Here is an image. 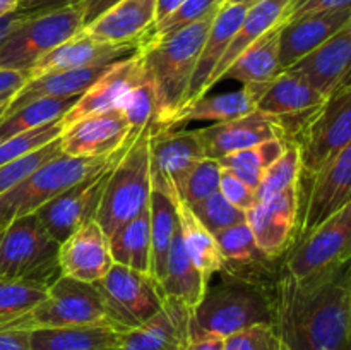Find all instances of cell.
Instances as JSON below:
<instances>
[{"label":"cell","mask_w":351,"mask_h":350,"mask_svg":"<svg viewBox=\"0 0 351 350\" xmlns=\"http://www.w3.org/2000/svg\"><path fill=\"white\" fill-rule=\"evenodd\" d=\"M274 305L285 350H351L348 264L308 281L281 273Z\"/></svg>","instance_id":"obj_1"},{"label":"cell","mask_w":351,"mask_h":350,"mask_svg":"<svg viewBox=\"0 0 351 350\" xmlns=\"http://www.w3.org/2000/svg\"><path fill=\"white\" fill-rule=\"evenodd\" d=\"M216 14L161 38H146L141 45L144 65L156 91L158 132L185 105L192 75Z\"/></svg>","instance_id":"obj_2"},{"label":"cell","mask_w":351,"mask_h":350,"mask_svg":"<svg viewBox=\"0 0 351 350\" xmlns=\"http://www.w3.org/2000/svg\"><path fill=\"white\" fill-rule=\"evenodd\" d=\"M274 295L276 288L266 292L254 277L232 270V273H225L219 285L206 287L202 299L192 309L191 336L216 333L228 338L254 326H274Z\"/></svg>","instance_id":"obj_3"},{"label":"cell","mask_w":351,"mask_h":350,"mask_svg":"<svg viewBox=\"0 0 351 350\" xmlns=\"http://www.w3.org/2000/svg\"><path fill=\"white\" fill-rule=\"evenodd\" d=\"M136 136L130 137L119 151L108 156L72 158L60 153L31 172L26 178H23L0 198V232L14 220L36 213L41 206L50 202L77 182L113 167Z\"/></svg>","instance_id":"obj_4"},{"label":"cell","mask_w":351,"mask_h":350,"mask_svg":"<svg viewBox=\"0 0 351 350\" xmlns=\"http://www.w3.org/2000/svg\"><path fill=\"white\" fill-rule=\"evenodd\" d=\"M151 127L141 130L110 170L96 222L106 235L117 230L141 211L149 208L153 182H151Z\"/></svg>","instance_id":"obj_5"},{"label":"cell","mask_w":351,"mask_h":350,"mask_svg":"<svg viewBox=\"0 0 351 350\" xmlns=\"http://www.w3.org/2000/svg\"><path fill=\"white\" fill-rule=\"evenodd\" d=\"M58 249L60 244L34 213L14 220L0 232V278L27 280L48 288L62 277Z\"/></svg>","instance_id":"obj_6"},{"label":"cell","mask_w":351,"mask_h":350,"mask_svg":"<svg viewBox=\"0 0 351 350\" xmlns=\"http://www.w3.org/2000/svg\"><path fill=\"white\" fill-rule=\"evenodd\" d=\"M84 27L81 3L27 14L19 26L0 45V67L26 74L40 58L75 36Z\"/></svg>","instance_id":"obj_7"},{"label":"cell","mask_w":351,"mask_h":350,"mask_svg":"<svg viewBox=\"0 0 351 350\" xmlns=\"http://www.w3.org/2000/svg\"><path fill=\"white\" fill-rule=\"evenodd\" d=\"M88 325H110L117 328L106 312L105 302L96 283H88L62 275L53 285L48 287L43 302H40L19 321L3 328H21L31 331L40 328Z\"/></svg>","instance_id":"obj_8"},{"label":"cell","mask_w":351,"mask_h":350,"mask_svg":"<svg viewBox=\"0 0 351 350\" xmlns=\"http://www.w3.org/2000/svg\"><path fill=\"white\" fill-rule=\"evenodd\" d=\"M351 261V201L345 208L298 239L285 261L283 273L308 281L335 273Z\"/></svg>","instance_id":"obj_9"},{"label":"cell","mask_w":351,"mask_h":350,"mask_svg":"<svg viewBox=\"0 0 351 350\" xmlns=\"http://www.w3.org/2000/svg\"><path fill=\"white\" fill-rule=\"evenodd\" d=\"M106 312L122 331L137 328L161 311L167 295L153 275L113 263L108 273L96 281Z\"/></svg>","instance_id":"obj_10"},{"label":"cell","mask_w":351,"mask_h":350,"mask_svg":"<svg viewBox=\"0 0 351 350\" xmlns=\"http://www.w3.org/2000/svg\"><path fill=\"white\" fill-rule=\"evenodd\" d=\"M295 143L302 172L314 177L332 156L351 143V84L335 89L312 115Z\"/></svg>","instance_id":"obj_11"},{"label":"cell","mask_w":351,"mask_h":350,"mask_svg":"<svg viewBox=\"0 0 351 350\" xmlns=\"http://www.w3.org/2000/svg\"><path fill=\"white\" fill-rule=\"evenodd\" d=\"M326 98L328 96L319 93L304 78L283 71L266 86L256 108L278 120L285 139L295 141Z\"/></svg>","instance_id":"obj_12"},{"label":"cell","mask_w":351,"mask_h":350,"mask_svg":"<svg viewBox=\"0 0 351 350\" xmlns=\"http://www.w3.org/2000/svg\"><path fill=\"white\" fill-rule=\"evenodd\" d=\"M113 167L86 180L77 182L34 213L58 244L64 242L89 222H95L106 182H108L110 170Z\"/></svg>","instance_id":"obj_13"},{"label":"cell","mask_w":351,"mask_h":350,"mask_svg":"<svg viewBox=\"0 0 351 350\" xmlns=\"http://www.w3.org/2000/svg\"><path fill=\"white\" fill-rule=\"evenodd\" d=\"M204 156L195 130H160L151 132L149 161L154 189L178 199L182 182Z\"/></svg>","instance_id":"obj_14"},{"label":"cell","mask_w":351,"mask_h":350,"mask_svg":"<svg viewBox=\"0 0 351 350\" xmlns=\"http://www.w3.org/2000/svg\"><path fill=\"white\" fill-rule=\"evenodd\" d=\"M147 78L141 50L130 57L110 64V67L82 93L72 108L62 117L64 127L84 119V117L119 110L123 96L136 84Z\"/></svg>","instance_id":"obj_15"},{"label":"cell","mask_w":351,"mask_h":350,"mask_svg":"<svg viewBox=\"0 0 351 350\" xmlns=\"http://www.w3.org/2000/svg\"><path fill=\"white\" fill-rule=\"evenodd\" d=\"M300 208V182L280 194L257 201L247 211V223L256 237L257 247L269 259H276L290 247Z\"/></svg>","instance_id":"obj_16"},{"label":"cell","mask_w":351,"mask_h":350,"mask_svg":"<svg viewBox=\"0 0 351 350\" xmlns=\"http://www.w3.org/2000/svg\"><path fill=\"white\" fill-rule=\"evenodd\" d=\"M312 178L302 215L300 239L351 201V143Z\"/></svg>","instance_id":"obj_17"},{"label":"cell","mask_w":351,"mask_h":350,"mask_svg":"<svg viewBox=\"0 0 351 350\" xmlns=\"http://www.w3.org/2000/svg\"><path fill=\"white\" fill-rule=\"evenodd\" d=\"M136 134L120 110L84 117L64 127L62 153L72 158H99L119 151Z\"/></svg>","instance_id":"obj_18"},{"label":"cell","mask_w":351,"mask_h":350,"mask_svg":"<svg viewBox=\"0 0 351 350\" xmlns=\"http://www.w3.org/2000/svg\"><path fill=\"white\" fill-rule=\"evenodd\" d=\"M195 134L204 151V156L213 160H219L233 151L257 146L264 141L285 139L283 129L278 120L257 108L239 119L216 122L204 129H197Z\"/></svg>","instance_id":"obj_19"},{"label":"cell","mask_w":351,"mask_h":350,"mask_svg":"<svg viewBox=\"0 0 351 350\" xmlns=\"http://www.w3.org/2000/svg\"><path fill=\"white\" fill-rule=\"evenodd\" d=\"M191 305L167 297L158 314L123 333L115 350H185L191 342Z\"/></svg>","instance_id":"obj_20"},{"label":"cell","mask_w":351,"mask_h":350,"mask_svg":"<svg viewBox=\"0 0 351 350\" xmlns=\"http://www.w3.org/2000/svg\"><path fill=\"white\" fill-rule=\"evenodd\" d=\"M141 50V43H105L88 36L79 31L75 36L69 38L57 48L45 55L26 72L27 79L40 78L58 71H72V69L96 67V65L112 64L130 57Z\"/></svg>","instance_id":"obj_21"},{"label":"cell","mask_w":351,"mask_h":350,"mask_svg":"<svg viewBox=\"0 0 351 350\" xmlns=\"http://www.w3.org/2000/svg\"><path fill=\"white\" fill-rule=\"evenodd\" d=\"M58 264L64 277L96 283L113 266L110 237L98 222H89L60 244Z\"/></svg>","instance_id":"obj_22"},{"label":"cell","mask_w":351,"mask_h":350,"mask_svg":"<svg viewBox=\"0 0 351 350\" xmlns=\"http://www.w3.org/2000/svg\"><path fill=\"white\" fill-rule=\"evenodd\" d=\"M351 19V9L319 10L287 21L280 27V65L283 71L304 58Z\"/></svg>","instance_id":"obj_23"},{"label":"cell","mask_w":351,"mask_h":350,"mask_svg":"<svg viewBox=\"0 0 351 350\" xmlns=\"http://www.w3.org/2000/svg\"><path fill=\"white\" fill-rule=\"evenodd\" d=\"M351 69V19L328 41L287 71L295 72L324 96L331 95Z\"/></svg>","instance_id":"obj_24"},{"label":"cell","mask_w":351,"mask_h":350,"mask_svg":"<svg viewBox=\"0 0 351 350\" xmlns=\"http://www.w3.org/2000/svg\"><path fill=\"white\" fill-rule=\"evenodd\" d=\"M156 24V0H122L82 27V33L105 43H141Z\"/></svg>","instance_id":"obj_25"},{"label":"cell","mask_w":351,"mask_h":350,"mask_svg":"<svg viewBox=\"0 0 351 350\" xmlns=\"http://www.w3.org/2000/svg\"><path fill=\"white\" fill-rule=\"evenodd\" d=\"M249 7L250 3H233L226 0L221 5V9L218 10L211 27H209L208 38H206L201 55H199L185 105L194 102V100L201 98V96H204L208 93L209 78H211L213 71L218 65V62L225 55L226 48H228L232 38L235 36L239 26L242 24Z\"/></svg>","instance_id":"obj_26"},{"label":"cell","mask_w":351,"mask_h":350,"mask_svg":"<svg viewBox=\"0 0 351 350\" xmlns=\"http://www.w3.org/2000/svg\"><path fill=\"white\" fill-rule=\"evenodd\" d=\"M267 84H245L235 91L201 96V98L182 106L161 130H178L187 124L197 122V120H215L216 124L239 119V117L256 110L257 102Z\"/></svg>","instance_id":"obj_27"},{"label":"cell","mask_w":351,"mask_h":350,"mask_svg":"<svg viewBox=\"0 0 351 350\" xmlns=\"http://www.w3.org/2000/svg\"><path fill=\"white\" fill-rule=\"evenodd\" d=\"M291 2H293V0H257L256 3H252V5L249 7L242 24H240L239 30H237L235 36L230 41L225 55H223L221 60L218 62V65H216L215 71H213L208 82V89H211L213 86L219 81L223 72L232 65V62L235 60L247 47H250L254 41L259 40V38L263 36V34H266L269 30H273V27L285 23V17H287V12L288 9H290Z\"/></svg>","instance_id":"obj_28"},{"label":"cell","mask_w":351,"mask_h":350,"mask_svg":"<svg viewBox=\"0 0 351 350\" xmlns=\"http://www.w3.org/2000/svg\"><path fill=\"white\" fill-rule=\"evenodd\" d=\"M108 67L110 64H103L96 65V67L50 72V74L40 75V78L27 79L26 84L12 96L5 113L14 112V110L40 98H77Z\"/></svg>","instance_id":"obj_29"},{"label":"cell","mask_w":351,"mask_h":350,"mask_svg":"<svg viewBox=\"0 0 351 350\" xmlns=\"http://www.w3.org/2000/svg\"><path fill=\"white\" fill-rule=\"evenodd\" d=\"M280 27L281 24L247 47L223 72L219 81L233 79L242 82V86L267 84L281 74L283 69L280 65Z\"/></svg>","instance_id":"obj_30"},{"label":"cell","mask_w":351,"mask_h":350,"mask_svg":"<svg viewBox=\"0 0 351 350\" xmlns=\"http://www.w3.org/2000/svg\"><path fill=\"white\" fill-rule=\"evenodd\" d=\"M123 333L110 325L31 329L33 350H115Z\"/></svg>","instance_id":"obj_31"},{"label":"cell","mask_w":351,"mask_h":350,"mask_svg":"<svg viewBox=\"0 0 351 350\" xmlns=\"http://www.w3.org/2000/svg\"><path fill=\"white\" fill-rule=\"evenodd\" d=\"M160 285L167 297L180 299L192 309L199 304L206 287H208L204 277L185 249L180 233V223H178V230L171 242L170 253L167 257V268H165L163 280Z\"/></svg>","instance_id":"obj_32"},{"label":"cell","mask_w":351,"mask_h":350,"mask_svg":"<svg viewBox=\"0 0 351 350\" xmlns=\"http://www.w3.org/2000/svg\"><path fill=\"white\" fill-rule=\"evenodd\" d=\"M151 216V275L161 283L167 268V257L178 230V199L168 192L154 189L149 199Z\"/></svg>","instance_id":"obj_33"},{"label":"cell","mask_w":351,"mask_h":350,"mask_svg":"<svg viewBox=\"0 0 351 350\" xmlns=\"http://www.w3.org/2000/svg\"><path fill=\"white\" fill-rule=\"evenodd\" d=\"M113 263L151 275V216L149 208L110 235Z\"/></svg>","instance_id":"obj_34"},{"label":"cell","mask_w":351,"mask_h":350,"mask_svg":"<svg viewBox=\"0 0 351 350\" xmlns=\"http://www.w3.org/2000/svg\"><path fill=\"white\" fill-rule=\"evenodd\" d=\"M178 223L189 256L199 268L206 283H209L213 275L219 273L225 264V257L219 250L215 235L199 222L191 206L185 205L184 201H178Z\"/></svg>","instance_id":"obj_35"},{"label":"cell","mask_w":351,"mask_h":350,"mask_svg":"<svg viewBox=\"0 0 351 350\" xmlns=\"http://www.w3.org/2000/svg\"><path fill=\"white\" fill-rule=\"evenodd\" d=\"M77 98H40L14 112L3 113L0 120V141L60 120L77 102Z\"/></svg>","instance_id":"obj_36"},{"label":"cell","mask_w":351,"mask_h":350,"mask_svg":"<svg viewBox=\"0 0 351 350\" xmlns=\"http://www.w3.org/2000/svg\"><path fill=\"white\" fill-rule=\"evenodd\" d=\"M48 288L27 280L0 278V328L29 314L47 297Z\"/></svg>","instance_id":"obj_37"},{"label":"cell","mask_w":351,"mask_h":350,"mask_svg":"<svg viewBox=\"0 0 351 350\" xmlns=\"http://www.w3.org/2000/svg\"><path fill=\"white\" fill-rule=\"evenodd\" d=\"M302 158L300 148L295 141H287L283 154L264 170L263 180L257 187V201H264L280 194L290 185L300 182Z\"/></svg>","instance_id":"obj_38"},{"label":"cell","mask_w":351,"mask_h":350,"mask_svg":"<svg viewBox=\"0 0 351 350\" xmlns=\"http://www.w3.org/2000/svg\"><path fill=\"white\" fill-rule=\"evenodd\" d=\"M215 239L226 263L252 264L263 263V261H273L257 247L256 237H254L247 222L237 223V225H232L228 229L221 230V232L215 233Z\"/></svg>","instance_id":"obj_39"},{"label":"cell","mask_w":351,"mask_h":350,"mask_svg":"<svg viewBox=\"0 0 351 350\" xmlns=\"http://www.w3.org/2000/svg\"><path fill=\"white\" fill-rule=\"evenodd\" d=\"M119 110L123 113L134 134H139L147 127L153 129L158 119V102L149 75L123 96Z\"/></svg>","instance_id":"obj_40"},{"label":"cell","mask_w":351,"mask_h":350,"mask_svg":"<svg viewBox=\"0 0 351 350\" xmlns=\"http://www.w3.org/2000/svg\"><path fill=\"white\" fill-rule=\"evenodd\" d=\"M221 172L223 168L218 160L202 158L182 182L180 191H178V201H184L185 205L192 206L216 194L219 191Z\"/></svg>","instance_id":"obj_41"},{"label":"cell","mask_w":351,"mask_h":350,"mask_svg":"<svg viewBox=\"0 0 351 350\" xmlns=\"http://www.w3.org/2000/svg\"><path fill=\"white\" fill-rule=\"evenodd\" d=\"M62 130H64V124H62L60 119L43 127H38V129L27 130V132L17 134V136L9 137V139L0 141V167L10 163V161L19 160V158L43 148L45 144L58 139L62 136Z\"/></svg>","instance_id":"obj_42"},{"label":"cell","mask_w":351,"mask_h":350,"mask_svg":"<svg viewBox=\"0 0 351 350\" xmlns=\"http://www.w3.org/2000/svg\"><path fill=\"white\" fill-rule=\"evenodd\" d=\"M191 209L213 235L237 223L247 222V213L235 208L219 191L204 201L192 205Z\"/></svg>","instance_id":"obj_43"},{"label":"cell","mask_w":351,"mask_h":350,"mask_svg":"<svg viewBox=\"0 0 351 350\" xmlns=\"http://www.w3.org/2000/svg\"><path fill=\"white\" fill-rule=\"evenodd\" d=\"M225 2L226 0H184L177 7V10H173L170 16L154 24V27L146 38L167 36V34L175 33L182 27L191 26V24L218 12Z\"/></svg>","instance_id":"obj_44"},{"label":"cell","mask_w":351,"mask_h":350,"mask_svg":"<svg viewBox=\"0 0 351 350\" xmlns=\"http://www.w3.org/2000/svg\"><path fill=\"white\" fill-rule=\"evenodd\" d=\"M60 153L62 144L60 137H58V139L45 144L40 150L33 151V153L26 154V156L19 158V160L10 161V163L0 167V198H2L3 194H7L14 185L19 184L23 178H26L31 172H34L38 167L47 163L51 158L58 156Z\"/></svg>","instance_id":"obj_45"},{"label":"cell","mask_w":351,"mask_h":350,"mask_svg":"<svg viewBox=\"0 0 351 350\" xmlns=\"http://www.w3.org/2000/svg\"><path fill=\"white\" fill-rule=\"evenodd\" d=\"M218 161L223 170L232 172L240 180H243L257 191L261 180H263L264 170H266V163H264L263 154L259 151V144L247 148V150L233 151V153L219 158Z\"/></svg>","instance_id":"obj_46"},{"label":"cell","mask_w":351,"mask_h":350,"mask_svg":"<svg viewBox=\"0 0 351 350\" xmlns=\"http://www.w3.org/2000/svg\"><path fill=\"white\" fill-rule=\"evenodd\" d=\"M225 350H285L274 326L261 325L226 338Z\"/></svg>","instance_id":"obj_47"},{"label":"cell","mask_w":351,"mask_h":350,"mask_svg":"<svg viewBox=\"0 0 351 350\" xmlns=\"http://www.w3.org/2000/svg\"><path fill=\"white\" fill-rule=\"evenodd\" d=\"M219 192L232 202L235 208L242 209V211H249L257 205V192L256 189L250 187L243 180H240L237 175L232 172L223 170L221 180H219Z\"/></svg>","instance_id":"obj_48"},{"label":"cell","mask_w":351,"mask_h":350,"mask_svg":"<svg viewBox=\"0 0 351 350\" xmlns=\"http://www.w3.org/2000/svg\"><path fill=\"white\" fill-rule=\"evenodd\" d=\"M339 9H351V0H293L285 17V23L304 14Z\"/></svg>","instance_id":"obj_49"},{"label":"cell","mask_w":351,"mask_h":350,"mask_svg":"<svg viewBox=\"0 0 351 350\" xmlns=\"http://www.w3.org/2000/svg\"><path fill=\"white\" fill-rule=\"evenodd\" d=\"M0 350H33L29 329L0 328Z\"/></svg>","instance_id":"obj_50"},{"label":"cell","mask_w":351,"mask_h":350,"mask_svg":"<svg viewBox=\"0 0 351 350\" xmlns=\"http://www.w3.org/2000/svg\"><path fill=\"white\" fill-rule=\"evenodd\" d=\"M81 2L82 0H19V10L26 14H38L64 9V7L79 5Z\"/></svg>","instance_id":"obj_51"},{"label":"cell","mask_w":351,"mask_h":350,"mask_svg":"<svg viewBox=\"0 0 351 350\" xmlns=\"http://www.w3.org/2000/svg\"><path fill=\"white\" fill-rule=\"evenodd\" d=\"M26 81L27 78L24 72L0 67V96L16 95L26 84Z\"/></svg>","instance_id":"obj_52"},{"label":"cell","mask_w":351,"mask_h":350,"mask_svg":"<svg viewBox=\"0 0 351 350\" xmlns=\"http://www.w3.org/2000/svg\"><path fill=\"white\" fill-rule=\"evenodd\" d=\"M226 338L216 333H201V335L191 336L187 349L185 350H225Z\"/></svg>","instance_id":"obj_53"},{"label":"cell","mask_w":351,"mask_h":350,"mask_svg":"<svg viewBox=\"0 0 351 350\" xmlns=\"http://www.w3.org/2000/svg\"><path fill=\"white\" fill-rule=\"evenodd\" d=\"M119 2H122V0H82L81 9L82 16H84V26H88L96 17L101 16L103 12H106L110 7H113Z\"/></svg>","instance_id":"obj_54"},{"label":"cell","mask_w":351,"mask_h":350,"mask_svg":"<svg viewBox=\"0 0 351 350\" xmlns=\"http://www.w3.org/2000/svg\"><path fill=\"white\" fill-rule=\"evenodd\" d=\"M26 16H27L26 12H23V10L17 9L16 12L7 14V16L0 17V45L5 41V38L9 36V34L12 33L17 26H19L21 21H23Z\"/></svg>","instance_id":"obj_55"},{"label":"cell","mask_w":351,"mask_h":350,"mask_svg":"<svg viewBox=\"0 0 351 350\" xmlns=\"http://www.w3.org/2000/svg\"><path fill=\"white\" fill-rule=\"evenodd\" d=\"M184 0H156V23L163 21L165 17L170 16L173 10H177V7Z\"/></svg>","instance_id":"obj_56"},{"label":"cell","mask_w":351,"mask_h":350,"mask_svg":"<svg viewBox=\"0 0 351 350\" xmlns=\"http://www.w3.org/2000/svg\"><path fill=\"white\" fill-rule=\"evenodd\" d=\"M19 9V0H0V17L12 14Z\"/></svg>","instance_id":"obj_57"},{"label":"cell","mask_w":351,"mask_h":350,"mask_svg":"<svg viewBox=\"0 0 351 350\" xmlns=\"http://www.w3.org/2000/svg\"><path fill=\"white\" fill-rule=\"evenodd\" d=\"M348 84H351V69L348 71V74L345 75V79H343L341 81V84L338 86V88H341V86H348Z\"/></svg>","instance_id":"obj_58"},{"label":"cell","mask_w":351,"mask_h":350,"mask_svg":"<svg viewBox=\"0 0 351 350\" xmlns=\"http://www.w3.org/2000/svg\"><path fill=\"white\" fill-rule=\"evenodd\" d=\"M12 96H14V95H5V96H0V106H2V105H7V103H9L10 100H12Z\"/></svg>","instance_id":"obj_59"},{"label":"cell","mask_w":351,"mask_h":350,"mask_svg":"<svg viewBox=\"0 0 351 350\" xmlns=\"http://www.w3.org/2000/svg\"><path fill=\"white\" fill-rule=\"evenodd\" d=\"M228 2H233V3H250V5H252V3H256L257 0H228Z\"/></svg>","instance_id":"obj_60"},{"label":"cell","mask_w":351,"mask_h":350,"mask_svg":"<svg viewBox=\"0 0 351 350\" xmlns=\"http://www.w3.org/2000/svg\"><path fill=\"white\" fill-rule=\"evenodd\" d=\"M7 105H9V103H7ZM7 105H2V106H0V120H2L3 113H5V110H7Z\"/></svg>","instance_id":"obj_61"},{"label":"cell","mask_w":351,"mask_h":350,"mask_svg":"<svg viewBox=\"0 0 351 350\" xmlns=\"http://www.w3.org/2000/svg\"><path fill=\"white\" fill-rule=\"evenodd\" d=\"M348 270H350V266H348ZM350 290H351V270H350Z\"/></svg>","instance_id":"obj_62"},{"label":"cell","mask_w":351,"mask_h":350,"mask_svg":"<svg viewBox=\"0 0 351 350\" xmlns=\"http://www.w3.org/2000/svg\"><path fill=\"white\" fill-rule=\"evenodd\" d=\"M348 266H350V270H351V261H350V264H348Z\"/></svg>","instance_id":"obj_63"}]
</instances>
